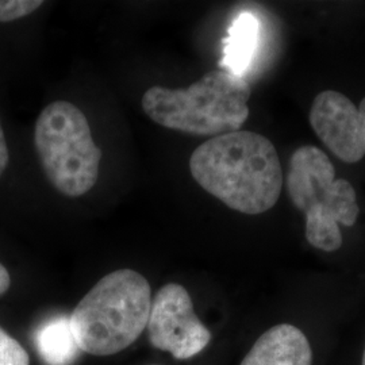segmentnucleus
<instances>
[{
  "instance_id": "4468645a",
  "label": "nucleus",
  "mask_w": 365,
  "mask_h": 365,
  "mask_svg": "<svg viewBox=\"0 0 365 365\" xmlns=\"http://www.w3.org/2000/svg\"><path fill=\"white\" fill-rule=\"evenodd\" d=\"M11 286V277L7 268L0 262V297L4 295Z\"/></svg>"
},
{
  "instance_id": "6e6552de",
  "label": "nucleus",
  "mask_w": 365,
  "mask_h": 365,
  "mask_svg": "<svg viewBox=\"0 0 365 365\" xmlns=\"http://www.w3.org/2000/svg\"><path fill=\"white\" fill-rule=\"evenodd\" d=\"M240 365H313V351L300 329L280 324L261 334Z\"/></svg>"
},
{
  "instance_id": "f257e3e1",
  "label": "nucleus",
  "mask_w": 365,
  "mask_h": 365,
  "mask_svg": "<svg viewBox=\"0 0 365 365\" xmlns=\"http://www.w3.org/2000/svg\"><path fill=\"white\" fill-rule=\"evenodd\" d=\"M190 170L205 191L249 215L272 209L284 182L274 145L253 131L211 137L191 155Z\"/></svg>"
},
{
  "instance_id": "9b49d317",
  "label": "nucleus",
  "mask_w": 365,
  "mask_h": 365,
  "mask_svg": "<svg viewBox=\"0 0 365 365\" xmlns=\"http://www.w3.org/2000/svg\"><path fill=\"white\" fill-rule=\"evenodd\" d=\"M0 365H30L25 348L0 327Z\"/></svg>"
},
{
  "instance_id": "f03ea898",
  "label": "nucleus",
  "mask_w": 365,
  "mask_h": 365,
  "mask_svg": "<svg viewBox=\"0 0 365 365\" xmlns=\"http://www.w3.org/2000/svg\"><path fill=\"white\" fill-rule=\"evenodd\" d=\"M150 306L152 289L145 276L128 268L106 274L71 314L78 349L92 356L125 351L148 327Z\"/></svg>"
},
{
  "instance_id": "dca6fc26",
  "label": "nucleus",
  "mask_w": 365,
  "mask_h": 365,
  "mask_svg": "<svg viewBox=\"0 0 365 365\" xmlns=\"http://www.w3.org/2000/svg\"><path fill=\"white\" fill-rule=\"evenodd\" d=\"M365 365V348H364V353H363V364Z\"/></svg>"
},
{
  "instance_id": "7ed1b4c3",
  "label": "nucleus",
  "mask_w": 365,
  "mask_h": 365,
  "mask_svg": "<svg viewBox=\"0 0 365 365\" xmlns=\"http://www.w3.org/2000/svg\"><path fill=\"white\" fill-rule=\"evenodd\" d=\"M250 86L245 78L211 71L187 88L152 87L141 101L143 110L157 125L191 135L240 130L249 117Z\"/></svg>"
},
{
  "instance_id": "39448f33",
  "label": "nucleus",
  "mask_w": 365,
  "mask_h": 365,
  "mask_svg": "<svg viewBox=\"0 0 365 365\" xmlns=\"http://www.w3.org/2000/svg\"><path fill=\"white\" fill-rule=\"evenodd\" d=\"M34 145L48 180L63 195H84L98 182L102 150L88 119L73 103L57 101L41 111Z\"/></svg>"
},
{
  "instance_id": "2eb2a0df",
  "label": "nucleus",
  "mask_w": 365,
  "mask_h": 365,
  "mask_svg": "<svg viewBox=\"0 0 365 365\" xmlns=\"http://www.w3.org/2000/svg\"><path fill=\"white\" fill-rule=\"evenodd\" d=\"M359 108V114H360V122H361V130H363V135H364L365 141V98L361 101Z\"/></svg>"
},
{
  "instance_id": "f3484780",
  "label": "nucleus",
  "mask_w": 365,
  "mask_h": 365,
  "mask_svg": "<svg viewBox=\"0 0 365 365\" xmlns=\"http://www.w3.org/2000/svg\"><path fill=\"white\" fill-rule=\"evenodd\" d=\"M153 365H155V364H153Z\"/></svg>"
},
{
  "instance_id": "f8f14e48",
  "label": "nucleus",
  "mask_w": 365,
  "mask_h": 365,
  "mask_svg": "<svg viewBox=\"0 0 365 365\" xmlns=\"http://www.w3.org/2000/svg\"><path fill=\"white\" fill-rule=\"evenodd\" d=\"M42 4L41 0H0V24L22 19L37 11Z\"/></svg>"
},
{
  "instance_id": "1a4fd4ad",
  "label": "nucleus",
  "mask_w": 365,
  "mask_h": 365,
  "mask_svg": "<svg viewBox=\"0 0 365 365\" xmlns=\"http://www.w3.org/2000/svg\"><path fill=\"white\" fill-rule=\"evenodd\" d=\"M260 24L253 14H240L225 39L221 66L237 76L244 78L259 46Z\"/></svg>"
},
{
  "instance_id": "9d476101",
  "label": "nucleus",
  "mask_w": 365,
  "mask_h": 365,
  "mask_svg": "<svg viewBox=\"0 0 365 365\" xmlns=\"http://www.w3.org/2000/svg\"><path fill=\"white\" fill-rule=\"evenodd\" d=\"M37 349L46 364H72L80 349L69 327V318H58L41 327Z\"/></svg>"
},
{
  "instance_id": "0eeeda50",
  "label": "nucleus",
  "mask_w": 365,
  "mask_h": 365,
  "mask_svg": "<svg viewBox=\"0 0 365 365\" xmlns=\"http://www.w3.org/2000/svg\"><path fill=\"white\" fill-rule=\"evenodd\" d=\"M310 123L318 138L339 160L354 164L365 156L359 108L344 93H318L310 110Z\"/></svg>"
},
{
  "instance_id": "ddd939ff",
  "label": "nucleus",
  "mask_w": 365,
  "mask_h": 365,
  "mask_svg": "<svg viewBox=\"0 0 365 365\" xmlns=\"http://www.w3.org/2000/svg\"><path fill=\"white\" fill-rule=\"evenodd\" d=\"M9 160H10V153H9V146L6 143V137H4V131L1 128V120H0V176L4 173V170L9 165Z\"/></svg>"
},
{
  "instance_id": "20e7f679",
  "label": "nucleus",
  "mask_w": 365,
  "mask_h": 365,
  "mask_svg": "<svg viewBox=\"0 0 365 365\" xmlns=\"http://www.w3.org/2000/svg\"><path fill=\"white\" fill-rule=\"evenodd\" d=\"M288 195L306 215V238L314 248L336 252L342 247L339 225L353 226L360 214L356 191L336 170L325 152L300 146L288 165Z\"/></svg>"
},
{
  "instance_id": "423d86ee",
  "label": "nucleus",
  "mask_w": 365,
  "mask_h": 365,
  "mask_svg": "<svg viewBox=\"0 0 365 365\" xmlns=\"http://www.w3.org/2000/svg\"><path fill=\"white\" fill-rule=\"evenodd\" d=\"M146 327L150 344L178 360L203 352L211 341L209 329L196 317L188 291L176 283L157 291Z\"/></svg>"
}]
</instances>
